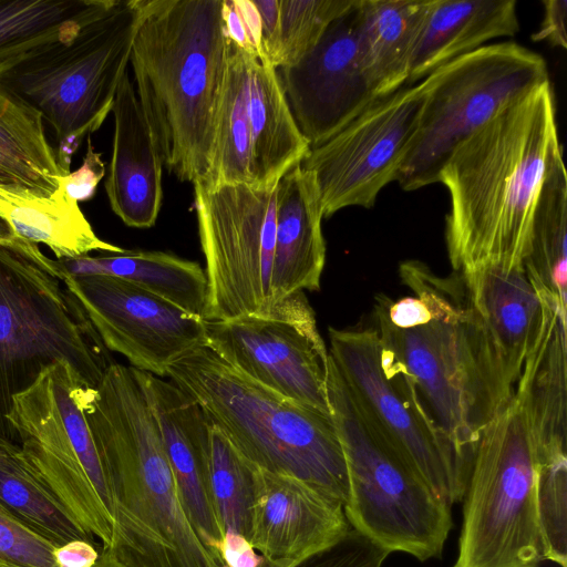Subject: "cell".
Wrapping results in <instances>:
<instances>
[{"label": "cell", "mask_w": 567, "mask_h": 567, "mask_svg": "<svg viewBox=\"0 0 567 567\" xmlns=\"http://www.w3.org/2000/svg\"><path fill=\"white\" fill-rule=\"evenodd\" d=\"M64 175L41 114L0 84V185L50 196Z\"/></svg>", "instance_id": "83f0119b"}, {"label": "cell", "mask_w": 567, "mask_h": 567, "mask_svg": "<svg viewBox=\"0 0 567 567\" xmlns=\"http://www.w3.org/2000/svg\"><path fill=\"white\" fill-rule=\"evenodd\" d=\"M16 238L11 227L0 218V241H11Z\"/></svg>", "instance_id": "ee69618b"}, {"label": "cell", "mask_w": 567, "mask_h": 567, "mask_svg": "<svg viewBox=\"0 0 567 567\" xmlns=\"http://www.w3.org/2000/svg\"><path fill=\"white\" fill-rule=\"evenodd\" d=\"M330 350L360 410L441 499H463L468 475L404 377L383 357L377 330L329 328Z\"/></svg>", "instance_id": "7c38bea8"}, {"label": "cell", "mask_w": 567, "mask_h": 567, "mask_svg": "<svg viewBox=\"0 0 567 567\" xmlns=\"http://www.w3.org/2000/svg\"><path fill=\"white\" fill-rule=\"evenodd\" d=\"M140 372L182 506L202 543L223 563L219 548L224 532L209 485L212 424L202 408L172 381Z\"/></svg>", "instance_id": "ffe728a7"}, {"label": "cell", "mask_w": 567, "mask_h": 567, "mask_svg": "<svg viewBox=\"0 0 567 567\" xmlns=\"http://www.w3.org/2000/svg\"><path fill=\"white\" fill-rule=\"evenodd\" d=\"M389 554L371 538L350 527L340 539L290 567H382Z\"/></svg>", "instance_id": "8d00e7d4"}, {"label": "cell", "mask_w": 567, "mask_h": 567, "mask_svg": "<svg viewBox=\"0 0 567 567\" xmlns=\"http://www.w3.org/2000/svg\"><path fill=\"white\" fill-rule=\"evenodd\" d=\"M323 210L315 174L297 164L276 188V235L270 277L271 306L320 288L326 262ZM274 313V312H272Z\"/></svg>", "instance_id": "7402d4cb"}, {"label": "cell", "mask_w": 567, "mask_h": 567, "mask_svg": "<svg viewBox=\"0 0 567 567\" xmlns=\"http://www.w3.org/2000/svg\"><path fill=\"white\" fill-rule=\"evenodd\" d=\"M221 21L229 42L259 62L268 63L262 44L260 16L252 0H223Z\"/></svg>", "instance_id": "74e56055"}, {"label": "cell", "mask_w": 567, "mask_h": 567, "mask_svg": "<svg viewBox=\"0 0 567 567\" xmlns=\"http://www.w3.org/2000/svg\"><path fill=\"white\" fill-rule=\"evenodd\" d=\"M114 135L105 190L115 215L130 227L155 225L163 200V163L126 71L112 107Z\"/></svg>", "instance_id": "44dd1931"}, {"label": "cell", "mask_w": 567, "mask_h": 567, "mask_svg": "<svg viewBox=\"0 0 567 567\" xmlns=\"http://www.w3.org/2000/svg\"><path fill=\"white\" fill-rule=\"evenodd\" d=\"M515 0H431L410 65L414 84L443 64L519 31Z\"/></svg>", "instance_id": "603a6c76"}, {"label": "cell", "mask_w": 567, "mask_h": 567, "mask_svg": "<svg viewBox=\"0 0 567 567\" xmlns=\"http://www.w3.org/2000/svg\"><path fill=\"white\" fill-rule=\"evenodd\" d=\"M58 361L90 388L115 363L54 260L18 237L0 241L1 436L13 441L6 419L13 398Z\"/></svg>", "instance_id": "8992f818"}, {"label": "cell", "mask_w": 567, "mask_h": 567, "mask_svg": "<svg viewBox=\"0 0 567 567\" xmlns=\"http://www.w3.org/2000/svg\"><path fill=\"white\" fill-rule=\"evenodd\" d=\"M70 276H110L147 290L188 313L204 319L208 282L196 261L163 251L125 250L97 256L55 259Z\"/></svg>", "instance_id": "484cf974"}, {"label": "cell", "mask_w": 567, "mask_h": 567, "mask_svg": "<svg viewBox=\"0 0 567 567\" xmlns=\"http://www.w3.org/2000/svg\"><path fill=\"white\" fill-rule=\"evenodd\" d=\"M0 503L56 547L73 540L94 542L40 478L20 446L1 435Z\"/></svg>", "instance_id": "f546056e"}, {"label": "cell", "mask_w": 567, "mask_h": 567, "mask_svg": "<svg viewBox=\"0 0 567 567\" xmlns=\"http://www.w3.org/2000/svg\"><path fill=\"white\" fill-rule=\"evenodd\" d=\"M457 274L497 392L508 403L542 330L540 297L525 268L480 266Z\"/></svg>", "instance_id": "ac0fdd59"}, {"label": "cell", "mask_w": 567, "mask_h": 567, "mask_svg": "<svg viewBox=\"0 0 567 567\" xmlns=\"http://www.w3.org/2000/svg\"><path fill=\"white\" fill-rule=\"evenodd\" d=\"M537 465L535 431L513 394L475 442L453 567H538L545 559Z\"/></svg>", "instance_id": "9c48e42d"}, {"label": "cell", "mask_w": 567, "mask_h": 567, "mask_svg": "<svg viewBox=\"0 0 567 567\" xmlns=\"http://www.w3.org/2000/svg\"><path fill=\"white\" fill-rule=\"evenodd\" d=\"M223 0H141L130 63L163 166L203 181L228 59Z\"/></svg>", "instance_id": "277c9868"}, {"label": "cell", "mask_w": 567, "mask_h": 567, "mask_svg": "<svg viewBox=\"0 0 567 567\" xmlns=\"http://www.w3.org/2000/svg\"><path fill=\"white\" fill-rule=\"evenodd\" d=\"M248 114L252 185L274 188L290 168L301 164L311 147L295 121L277 69L252 56Z\"/></svg>", "instance_id": "d4e9b609"}, {"label": "cell", "mask_w": 567, "mask_h": 567, "mask_svg": "<svg viewBox=\"0 0 567 567\" xmlns=\"http://www.w3.org/2000/svg\"><path fill=\"white\" fill-rule=\"evenodd\" d=\"M0 218L16 237L45 245L56 259L75 258L91 251L118 254L125 249L99 238L79 203L60 184L50 196L0 185Z\"/></svg>", "instance_id": "4316f807"}, {"label": "cell", "mask_w": 567, "mask_h": 567, "mask_svg": "<svg viewBox=\"0 0 567 567\" xmlns=\"http://www.w3.org/2000/svg\"><path fill=\"white\" fill-rule=\"evenodd\" d=\"M431 0H358L360 66L377 97L405 85Z\"/></svg>", "instance_id": "cb8c5ba5"}, {"label": "cell", "mask_w": 567, "mask_h": 567, "mask_svg": "<svg viewBox=\"0 0 567 567\" xmlns=\"http://www.w3.org/2000/svg\"><path fill=\"white\" fill-rule=\"evenodd\" d=\"M420 83L377 97L359 116L324 143L311 147L301 166L315 174L323 218L340 209L371 208L395 181L419 126Z\"/></svg>", "instance_id": "5bb4252c"}, {"label": "cell", "mask_w": 567, "mask_h": 567, "mask_svg": "<svg viewBox=\"0 0 567 567\" xmlns=\"http://www.w3.org/2000/svg\"><path fill=\"white\" fill-rule=\"evenodd\" d=\"M219 556L226 567H262L266 559L239 534H224Z\"/></svg>", "instance_id": "60d3db41"}, {"label": "cell", "mask_w": 567, "mask_h": 567, "mask_svg": "<svg viewBox=\"0 0 567 567\" xmlns=\"http://www.w3.org/2000/svg\"><path fill=\"white\" fill-rule=\"evenodd\" d=\"M250 59L248 53L228 41L226 74L215 121L209 166L204 179L198 182L207 188L252 185L248 114Z\"/></svg>", "instance_id": "f1b7e54d"}, {"label": "cell", "mask_w": 567, "mask_h": 567, "mask_svg": "<svg viewBox=\"0 0 567 567\" xmlns=\"http://www.w3.org/2000/svg\"><path fill=\"white\" fill-rule=\"evenodd\" d=\"M328 399L349 478V524L389 550L440 558L451 505L398 455L358 406L329 354Z\"/></svg>", "instance_id": "ba28073f"}, {"label": "cell", "mask_w": 567, "mask_h": 567, "mask_svg": "<svg viewBox=\"0 0 567 567\" xmlns=\"http://www.w3.org/2000/svg\"><path fill=\"white\" fill-rule=\"evenodd\" d=\"M55 549L0 503V567H59Z\"/></svg>", "instance_id": "d590c367"}, {"label": "cell", "mask_w": 567, "mask_h": 567, "mask_svg": "<svg viewBox=\"0 0 567 567\" xmlns=\"http://www.w3.org/2000/svg\"><path fill=\"white\" fill-rule=\"evenodd\" d=\"M547 81L546 60L514 41L485 44L437 68L420 82L419 126L395 181L406 192L439 183L465 138Z\"/></svg>", "instance_id": "8fae6325"}, {"label": "cell", "mask_w": 567, "mask_h": 567, "mask_svg": "<svg viewBox=\"0 0 567 567\" xmlns=\"http://www.w3.org/2000/svg\"><path fill=\"white\" fill-rule=\"evenodd\" d=\"M81 404L112 495L106 567H226L202 543L181 503L140 370L113 363Z\"/></svg>", "instance_id": "7a4b0ae2"}, {"label": "cell", "mask_w": 567, "mask_h": 567, "mask_svg": "<svg viewBox=\"0 0 567 567\" xmlns=\"http://www.w3.org/2000/svg\"><path fill=\"white\" fill-rule=\"evenodd\" d=\"M353 1L279 0V40L274 66L278 70L299 62Z\"/></svg>", "instance_id": "836d02e7"}, {"label": "cell", "mask_w": 567, "mask_h": 567, "mask_svg": "<svg viewBox=\"0 0 567 567\" xmlns=\"http://www.w3.org/2000/svg\"><path fill=\"white\" fill-rule=\"evenodd\" d=\"M111 0H0V65L69 37Z\"/></svg>", "instance_id": "1f68e13d"}, {"label": "cell", "mask_w": 567, "mask_h": 567, "mask_svg": "<svg viewBox=\"0 0 567 567\" xmlns=\"http://www.w3.org/2000/svg\"><path fill=\"white\" fill-rule=\"evenodd\" d=\"M206 346L252 381L331 416L329 351L309 302L285 315L206 321Z\"/></svg>", "instance_id": "9a60e30c"}, {"label": "cell", "mask_w": 567, "mask_h": 567, "mask_svg": "<svg viewBox=\"0 0 567 567\" xmlns=\"http://www.w3.org/2000/svg\"><path fill=\"white\" fill-rule=\"evenodd\" d=\"M84 385L66 361H58L13 398L6 419L40 478L82 529L101 542V549H107L114 536V506L81 404Z\"/></svg>", "instance_id": "30bf717a"}, {"label": "cell", "mask_w": 567, "mask_h": 567, "mask_svg": "<svg viewBox=\"0 0 567 567\" xmlns=\"http://www.w3.org/2000/svg\"><path fill=\"white\" fill-rule=\"evenodd\" d=\"M99 555L95 542L91 540H73L54 551L59 567H93Z\"/></svg>", "instance_id": "7bdbcfd3"}, {"label": "cell", "mask_w": 567, "mask_h": 567, "mask_svg": "<svg viewBox=\"0 0 567 567\" xmlns=\"http://www.w3.org/2000/svg\"><path fill=\"white\" fill-rule=\"evenodd\" d=\"M357 27L354 0L299 62L279 69L288 105L310 147L336 135L377 99L360 66Z\"/></svg>", "instance_id": "e0dca14e"}, {"label": "cell", "mask_w": 567, "mask_h": 567, "mask_svg": "<svg viewBox=\"0 0 567 567\" xmlns=\"http://www.w3.org/2000/svg\"><path fill=\"white\" fill-rule=\"evenodd\" d=\"M560 156L550 80L453 151L439 182L450 194L445 243L455 272L524 268L539 193Z\"/></svg>", "instance_id": "6da1fadb"}, {"label": "cell", "mask_w": 567, "mask_h": 567, "mask_svg": "<svg viewBox=\"0 0 567 567\" xmlns=\"http://www.w3.org/2000/svg\"><path fill=\"white\" fill-rule=\"evenodd\" d=\"M252 1L260 16L265 55L274 66L279 40V0Z\"/></svg>", "instance_id": "b9f144b4"}, {"label": "cell", "mask_w": 567, "mask_h": 567, "mask_svg": "<svg viewBox=\"0 0 567 567\" xmlns=\"http://www.w3.org/2000/svg\"><path fill=\"white\" fill-rule=\"evenodd\" d=\"M93 567H106V566L101 565V564H99V563H95V565H94Z\"/></svg>", "instance_id": "f6af8a7d"}, {"label": "cell", "mask_w": 567, "mask_h": 567, "mask_svg": "<svg viewBox=\"0 0 567 567\" xmlns=\"http://www.w3.org/2000/svg\"><path fill=\"white\" fill-rule=\"evenodd\" d=\"M535 493L544 558L567 567V462L537 465Z\"/></svg>", "instance_id": "e575fe53"}, {"label": "cell", "mask_w": 567, "mask_h": 567, "mask_svg": "<svg viewBox=\"0 0 567 567\" xmlns=\"http://www.w3.org/2000/svg\"><path fill=\"white\" fill-rule=\"evenodd\" d=\"M102 154L94 151L89 135L83 164L60 178L65 194L75 202L87 200L95 194L100 181L105 176Z\"/></svg>", "instance_id": "f35d334b"}, {"label": "cell", "mask_w": 567, "mask_h": 567, "mask_svg": "<svg viewBox=\"0 0 567 567\" xmlns=\"http://www.w3.org/2000/svg\"><path fill=\"white\" fill-rule=\"evenodd\" d=\"M166 377L250 463L299 478L344 508L348 468L332 416L252 381L207 346L173 363Z\"/></svg>", "instance_id": "5b68a950"}, {"label": "cell", "mask_w": 567, "mask_h": 567, "mask_svg": "<svg viewBox=\"0 0 567 567\" xmlns=\"http://www.w3.org/2000/svg\"><path fill=\"white\" fill-rule=\"evenodd\" d=\"M524 268L534 288L551 293L567 307V175L563 156L540 189Z\"/></svg>", "instance_id": "4dcf8cb0"}, {"label": "cell", "mask_w": 567, "mask_h": 567, "mask_svg": "<svg viewBox=\"0 0 567 567\" xmlns=\"http://www.w3.org/2000/svg\"><path fill=\"white\" fill-rule=\"evenodd\" d=\"M350 527L341 504L299 478L257 467L248 540L272 566L290 567Z\"/></svg>", "instance_id": "d6986e66"}, {"label": "cell", "mask_w": 567, "mask_h": 567, "mask_svg": "<svg viewBox=\"0 0 567 567\" xmlns=\"http://www.w3.org/2000/svg\"><path fill=\"white\" fill-rule=\"evenodd\" d=\"M256 470L257 466L212 425L209 485L224 534H239L248 539Z\"/></svg>", "instance_id": "d6a6232c"}, {"label": "cell", "mask_w": 567, "mask_h": 567, "mask_svg": "<svg viewBox=\"0 0 567 567\" xmlns=\"http://www.w3.org/2000/svg\"><path fill=\"white\" fill-rule=\"evenodd\" d=\"M193 186L208 282L204 320L271 316L277 186Z\"/></svg>", "instance_id": "4fadbf2b"}, {"label": "cell", "mask_w": 567, "mask_h": 567, "mask_svg": "<svg viewBox=\"0 0 567 567\" xmlns=\"http://www.w3.org/2000/svg\"><path fill=\"white\" fill-rule=\"evenodd\" d=\"M55 274L76 298L106 349L131 367L166 377L168 368L206 346L205 320L126 280Z\"/></svg>", "instance_id": "2e32d148"}, {"label": "cell", "mask_w": 567, "mask_h": 567, "mask_svg": "<svg viewBox=\"0 0 567 567\" xmlns=\"http://www.w3.org/2000/svg\"><path fill=\"white\" fill-rule=\"evenodd\" d=\"M140 19L141 0H111L74 34L0 65V84L37 110L54 132L65 174L83 137L112 112Z\"/></svg>", "instance_id": "52a82bcc"}, {"label": "cell", "mask_w": 567, "mask_h": 567, "mask_svg": "<svg viewBox=\"0 0 567 567\" xmlns=\"http://www.w3.org/2000/svg\"><path fill=\"white\" fill-rule=\"evenodd\" d=\"M544 18L538 31L530 35L533 41H546L553 47L567 48V1L544 0Z\"/></svg>", "instance_id": "ab89813d"}, {"label": "cell", "mask_w": 567, "mask_h": 567, "mask_svg": "<svg viewBox=\"0 0 567 567\" xmlns=\"http://www.w3.org/2000/svg\"><path fill=\"white\" fill-rule=\"evenodd\" d=\"M400 276L414 296L378 297L373 328L383 357L410 383L468 475L478 433L506 404L460 275L442 278L409 260Z\"/></svg>", "instance_id": "3957f363"}]
</instances>
